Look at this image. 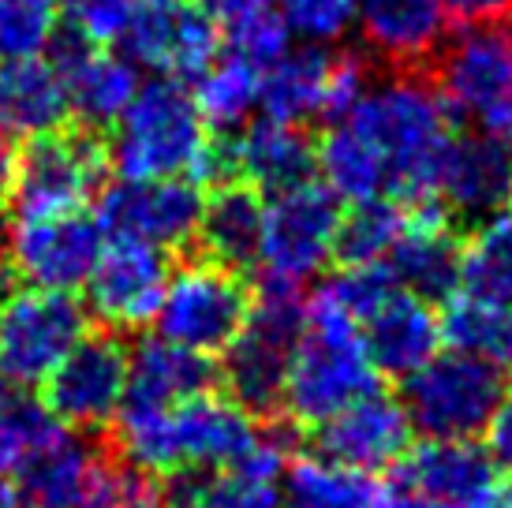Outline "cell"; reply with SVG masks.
<instances>
[{"mask_svg": "<svg viewBox=\"0 0 512 508\" xmlns=\"http://www.w3.org/2000/svg\"><path fill=\"white\" fill-rule=\"evenodd\" d=\"M412 210H404L393 198H370L352 202V210L341 213L337 232V258L344 266H385L389 251L408 228Z\"/></svg>", "mask_w": 512, "mask_h": 508, "instance_id": "e575fe53", "label": "cell"}, {"mask_svg": "<svg viewBox=\"0 0 512 508\" xmlns=\"http://www.w3.org/2000/svg\"><path fill=\"white\" fill-rule=\"evenodd\" d=\"M105 161L120 180H206L221 169V150L195 94L180 79L157 75L139 83L131 105L113 124Z\"/></svg>", "mask_w": 512, "mask_h": 508, "instance_id": "3957f363", "label": "cell"}, {"mask_svg": "<svg viewBox=\"0 0 512 508\" xmlns=\"http://www.w3.org/2000/svg\"><path fill=\"white\" fill-rule=\"evenodd\" d=\"M303 325H307V307L299 303L296 292H262V299L251 303L236 340L221 352V381L228 400H236L251 415L281 408Z\"/></svg>", "mask_w": 512, "mask_h": 508, "instance_id": "8992f818", "label": "cell"}, {"mask_svg": "<svg viewBox=\"0 0 512 508\" xmlns=\"http://www.w3.org/2000/svg\"><path fill=\"white\" fill-rule=\"evenodd\" d=\"M45 411L75 434H98L116 423L128 400V344L113 329H86L83 340L42 381Z\"/></svg>", "mask_w": 512, "mask_h": 508, "instance_id": "8fae6325", "label": "cell"}, {"mask_svg": "<svg viewBox=\"0 0 512 508\" xmlns=\"http://www.w3.org/2000/svg\"><path fill=\"white\" fill-rule=\"evenodd\" d=\"M262 441L255 415L228 396L202 393L169 408H120L116 445L154 475H202L240 464Z\"/></svg>", "mask_w": 512, "mask_h": 508, "instance_id": "7a4b0ae2", "label": "cell"}, {"mask_svg": "<svg viewBox=\"0 0 512 508\" xmlns=\"http://www.w3.org/2000/svg\"><path fill=\"white\" fill-rule=\"evenodd\" d=\"M60 30V0H0V60L42 57Z\"/></svg>", "mask_w": 512, "mask_h": 508, "instance_id": "8d00e7d4", "label": "cell"}, {"mask_svg": "<svg viewBox=\"0 0 512 508\" xmlns=\"http://www.w3.org/2000/svg\"><path fill=\"white\" fill-rule=\"evenodd\" d=\"M8 269L30 288L75 292L83 288L90 269L105 247V228L98 217L75 210L53 217H19L8 232Z\"/></svg>", "mask_w": 512, "mask_h": 508, "instance_id": "4fadbf2b", "label": "cell"}, {"mask_svg": "<svg viewBox=\"0 0 512 508\" xmlns=\"http://www.w3.org/2000/svg\"><path fill=\"white\" fill-rule=\"evenodd\" d=\"M273 8L285 23L288 38L303 45H333L356 23V0H273Z\"/></svg>", "mask_w": 512, "mask_h": 508, "instance_id": "74e56055", "label": "cell"}, {"mask_svg": "<svg viewBox=\"0 0 512 508\" xmlns=\"http://www.w3.org/2000/svg\"><path fill=\"white\" fill-rule=\"evenodd\" d=\"M434 202L445 206V217L486 221L512 202V150L494 135L453 139L445 165L438 172Z\"/></svg>", "mask_w": 512, "mask_h": 508, "instance_id": "44dd1931", "label": "cell"}, {"mask_svg": "<svg viewBox=\"0 0 512 508\" xmlns=\"http://www.w3.org/2000/svg\"><path fill=\"white\" fill-rule=\"evenodd\" d=\"M135 8L139 0H60V15L68 19V27L94 45L120 42Z\"/></svg>", "mask_w": 512, "mask_h": 508, "instance_id": "b9f144b4", "label": "cell"}, {"mask_svg": "<svg viewBox=\"0 0 512 508\" xmlns=\"http://www.w3.org/2000/svg\"><path fill=\"white\" fill-rule=\"evenodd\" d=\"M8 400V381H4V374H0V404Z\"/></svg>", "mask_w": 512, "mask_h": 508, "instance_id": "f5cc1de1", "label": "cell"}, {"mask_svg": "<svg viewBox=\"0 0 512 508\" xmlns=\"http://www.w3.org/2000/svg\"><path fill=\"white\" fill-rule=\"evenodd\" d=\"M199 8L217 23V30L232 27L240 19H251L258 12H270L273 0H199Z\"/></svg>", "mask_w": 512, "mask_h": 508, "instance_id": "f6af8a7d", "label": "cell"}, {"mask_svg": "<svg viewBox=\"0 0 512 508\" xmlns=\"http://www.w3.org/2000/svg\"><path fill=\"white\" fill-rule=\"evenodd\" d=\"M165 281H169V258L161 247L113 236L101 247L83 284L86 307L105 329H139L154 322Z\"/></svg>", "mask_w": 512, "mask_h": 508, "instance_id": "2e32d148", "label": "cell"}, {"mask_svg": "<svg viewBox=\"0 0 512 508\" xmlns=\"http://www.w3.org/2000/svg\"><path fill=\"white\" fill-rule=\"evenodd\" d=\"M0 508H27V501L19 497V490H15V486L0 482Z\"/></svg>", "mask_w": 512, "mask_h": 508, "instance_id": "681fc988", "label": "cell"}, {"mask_svg": "<svg viewBox=\"0 0 512 508\" xmlns=\"http://www.w3.org/2000/svg\"><path fill=\"white\" fill-rule=\"evenodd\" d=\"M318 430V456L329 464L352 467V471H382L393 467L412 445V423L400 396L367 393L356 404L341 408L333 419H326Z\"/></svg>", "mask_w": 512, "mask_h": 508, "instance_id": "ffe728a7", "label": "cell"}, {"mask_svg": "<svg viewBox=\"0 0 512 508\" xmlns=\"http://www.w3.org/2000/svg\"><path fill=\"white\" fill-rule=\"evenodd\" d=\"M505 393V370L464 352H434L404 378L400 404L423 438H475Z\"/></svg>", "mask_w": 512, "mask_h": 508, "instance_id": "ba28073f", "label": "cell"}, {"mask_svg": "<svg viewBox=\"0 0 512 508\" xmlns=\"http://www.w3.org/2000/svg\"><path fill=\"white\" fill-rule=\"evenodd\" d=\"M393 490H385L367 471L329 464L322 456L296 460L281 479V508H389Z\"/></svg>", "mask_w": 512, "mask_h": 508, "instance_id": "4dcf8cb0", "label": "cell"}, {"mask_svg": "<svg viewBox=\"0 0 512 508\" xmlns=\"http://www.w3.org/2000/svg\"><path fill=\"white\" fill-rule=\"evenodd\" d=\"M221 38H225V49L232 57L247 60V64H255V68H262V71L270 68L273 60L285 57L288 42H292L285 23H281V15H277V8L232 23V27L221 30Z\"/></svg>", "mask_w": 512, "mask_h": 508, "instance_id": "60d3db41", "label": "cell"}, {"mask_svg": "<svg viewBox=\"0 0 512 508\" xmlns=\"http://www.w3.org/2000/svg\"><path fill=\"white\" fill-rule=\"evenodd\" d=\"M374 389H378V370L370 363L359 325L337 307H329L326 299L314 296L288 367L281 411L296 426H322Z\"/></svg>", "mask_w": 512, "mask_h": 508, "instance_id": "277c9868", "label": "cell"}, {"mask_svg": "<svg viewBox=\"0 0 512 508\" xmlns=\"http://www.w3.org/2000/svg\"><path fill=\"white\" fill-rule=\"evenodd\" d=\"M90 329L86 307L72 292L8 288L0 292V374L8 385L34 389Z\"/></svg>", "mask_w": 512, "mask_h": 508, "instance_id": "9c48e42d", "label": "cell"}, {"mask_svg": "<svg viewBox=\"0 0 512 508\" xmlns=\"http://www.w3.org/2000/svg\"><path fill=\"white\" fill-rule=\"evenodd\" d=\"M251 292L236 269L195 258L172 269L154 314L157 337L206 359L221 355L247 322Z\"/></svg>", "mask_w": 512, "mask_h": 508, "instance_id": "52a82bcc", "label": "cell"}, {"mask_svg": "<svg viewBox=\"0 0 512 508\" xmlns=\"http://www.w3.org/2000/svg\"><path fill=\"white\" fill-rule=\"evenodd\" d=\"M139 4H176V0H139Z\"/></svg>", "mask_w": 512, "mask_h": 508, "instance_id": "db71d44e", "label": "cell"}, {"mask_svg": "<svg viewBox=\"0 0 512 508\" xmlns=\"http://www.w3.org/2000/svg\"><path fill=\"white\" fill-rule=\"evenodd\" d=\"M356 23L374 57L412 68L427 64L441 49L449 15L438 0H363Z\"/></svg>", "mask_w": 512, "mask_h": 508, "instance_id": "4316f807", "label": "cell"}, {"mask_svg": "<svg viewBox=\"0 0 512 508\" xmlns=\"http://www.w3.org/2000/svg\"><path fill=\"white\" fill-rule=\"evenodd\" d=\"M45 53H49L45 60L64 79L72 116H79L86 127L116 124L139 90V68L128 57L98 49L72 27L57 30Z\"/></svg>", "mask_w": 512, "mask_h": 508, "instance_id": "d6986e66", "label": "cell"}, {"mask_svg": "<svg viewBox=\"0 0 512 508\" xmlns=\"http://www.w3.org/2000/svg\"><path fill=\"white\" fill-rule=\"evenodd\" d=\"M370 86V68L363 57L352 53H326L322 45L288 49L262 71V116L285 120V124H311V120H341L359 94Z\"/></svg>", "mask_w": 512, "mask_h": 508, "instance_id": "30bf717a", "label": "cell"}, {"mask_svg": "<svg viewBox=\"0 0 512 508\" xmlns=\"http://www.w3.org/2000/svg\"><path fill=\"white\" fill-rule=\"evenodd\" d=\"M217 381L214 359L187 352L165 337H146L128 352V408H169L210 393Z\"/></svg>", "mask_w": 512, "mask_h": 508, "instance_id": "83f0119b", "label": "cell"}, {"mask_svg": "<svg viewBox=\"0 0 512 508\" xmlns=\"http://www.w3.org/2000/svg\"><path fill=\"white\" fill-rule=\"evenodd\" d=\"M262 217H266V202L258 191L243 180H228L210 198H202L199 236L202 251L210 262L236 269H255L258 247H262Z\"/></svg>", "mask_w": 512, "mask_h": 508, "instance_id": "f1b7e54d", "label": "cell"}, {"mask_svg": "<svg viewBox=\"0 0 512 508\" xmlns=\"http://www.w3.org/2000/svg\"><path fill=\"white\" fill-rule=\"evenodd\" d=\"M479 124L486 127V135H494V139H501L505 146H512V98H505L494 109L490 116H483Z\"/></svg>", "mask_w": 512, "mask_h": 508, "instance_id": "bcb514c9", "label": "cell"}, {"mask_svg": "<svg viewBox=\"0 0 512 508\" xmlns=\"http://www.w3.org/2000/svg\"><path fill=\"white\" fill-rule=\"evenodd\" d=\"M285 467V445L262 434L240 464L221 467L214 475H172V486H165L169 508H281Z\"/></svg>", "mask_w": 512, "mask_h": 508, "instance_id": "7402d4cb", "label": "cell"}, {"mask_svg": "<svg viewBox=\"0 0 512 508\" xmlns=\"http://www.w3.org/2000/svg\"><path fill=\"white\" fill-rule=\"evenodd\" d=\"M75 508H169V494L154 471L131 460H94Z\"/></svg>", "mask_w": 512, "mask_h": 508, "instance_id": "d590c367", "label": "cell"}, {"mask_svg": "<svg viewBox=\"0 0 512 508\" xmlns=\"http://www.w3.org/2000/svg\"><path fill=\"white\" fill-rule=\"evenodd\" d=\"M434 57L438 94L453 113L483 120L512 98V30L505 23L464 27Z\"/></svg>", "mask_w": 512, "mask_h": 508, "instance_id": "e0dca14e", "label": "cell"}, {"mask_svg": "<svg viewBox=\"0 0 512 508\" xmlns=\"http://www.w3.org/2000/svg\"><path fill=\"white\" fill-rule=\"evenodd\" d=\"M8 240V210H4V198H0V247Z\"/></svg>", "mask_w": 512, "mask_h": 508, "instance_id": "816d5d0a", "label": "cell"}, {"mask_svg": "<svg viewBox=\"0 0 512 508\" xmlns=\"http://www.w3.org/2000/svg\"><path fill=\"white\" fill-rule=\"evenodd\" d=\"M124 57L165 79H199L221 53V30L199 4H139L120 34Z\"/></svg>", "mask_w": 512, "mask_h": 508, "instance_id": "5bb4252c", "label": "cell"}, {"mask_svg": "<svg viewBox=\"0 0 512 508\" xmlns=\"http://www.w3.org/2000/svg\"><path fill=\"white\" fill-rule=\"evenodd\" d=\"M57 419L34 400H4L0 404V482L15 475L30 449L57 430Z\"/></svg>", "mask_w": 512, "mask_h": 508, "instance_id": "f35d334b", "label": "cell"}, {"mask_svg": "<svg viewBox=\"0 0 512 508\" xmlns=\"http://www.w3.org/2000/svg\"><path fill=\"white\" fill-rule=\"evenodd\" d=\"M393 467L397 494L438 508H471L501 486L498 464L471 438H423V445H408Z\"/></svg>", "mask_w": 512, "mask_h": 508, "instance_id": "ac0fdd59", "label": "cell"}, {"mask_svg": "<svg viewBox=\"0 0 512 508\" xmlns=\"http://www.w3.org/2000/svg\"><path fill=\"white\" fill-rule=\"evenodd\" d=\"M94 460L98 456L75 430L57 426L30 449L23 467L15 471L19 475L15 490L27 501V508H75Z\"/></svg>", "mask_w": 512, "mask_h": 508, "instance_id": "f546056e", "label": "cell"}, {"mask_svg": "<svg viewBox=\"0 0 512 508\" xmlns=\"http://www.w3.org/2000/svg\"><path fill=\"white\" fill-rule=\"evenodd\" d=\"M12 169H15L12 142H8V139H0V195H4V187L12 184Z\"/></svg>", "mask_w": 512, "mask_h": 508, "instance_id": "7dc6e473", "label": "cell"}, {"mask_svg": "<svg viewBox=\"0 0 512 508\" xmlns=\"http://www.w3.org/2000/svg\"><path fill=\"white\" fill-rule=\"evenodd\" d=\"M389 277L412 296L449 299L460 288V243L438 206H415L408 228L385 258Z\"/></svg>", "mask_w": 512, "mask_h": 508, "instance_id": "d4e9b609", "label": "cell"}, {"mask_svg": "<svg viewBox=\"0 0 512 508\" xmlns=\"http://www.w3.org/2000/svg\"><path fill=\"white\" fill-rule=\"evenodd\" d=\"M367 355L378 374L408 378L430 355L438 352L441 325L427 299L412 296L404 288H393L374 311L359 322Z\"/></svg>", "mask_w": 512, "mask_h": 508, "instance_id": "cb8c5ba5", "label": "cell"}, {"mask_svg": "<svg viewBox=\"0 0 512 508\" xmlns=\"http://www.w3.org/2000/svg\"><path fill=\"white\" fill-rule=\"evenodd\" d=\"M341 198L318 180H303L270 195L262 217V247L255 269L266 292H296L318 281L337 258Z\"/></svg>", "mask_w": 512, "mask_h": 508, "instance_id": "5b68a950", "label": "cell"}, {"mask_svg": "<svg viewBox=\"0 0 512 508\" xmlns=\"http://www.w3.org/2000/svg\"><path fill=\"white\" fill-rule=\"evenodd\" d=\"M464 296L512 307V213L479 221L468 247H460V288Z\"/></svg>", "mask_w": 512, "mask_h": 508, "instance_id": "d6a6232c", "label": "cell"}, {"mask_svg": "<svg viewBox=\"0 0 512 508\" xmlns=\"http://www.w3.org/2000/svg\"><path fill=\"white\" fill-rule=\"evenodd\" d=\"M441 12L464 23V27H479V23H505L512 15V0H438Z\"/></svg>", "mask_w": 512, "mask_h": 508, "instance_id": "ee69618b", "label": "cell"}, {"mask_svg": "<svg viewBox=\"0 0 512 508\" xmlns=\"http://www.w3.org/2000/svg\"><path fill=\"white\" fill-rule=\"evenodd\" d=\"M389 508H438V505H427V501H419V497H408V494H397V490H393V505Z\"/></svg>", "mask_w": 512, "mask_h": 508, "instance_id": "f907efd6", "label": "cell"}, {"mask_svg": "<svg viewBox=\"0 0 512 508\" xmlns=\"http://www.w3.org/2000/svg\"><path fill=\"white\" fill-rule=\"evenodd\" d=\"M393 288H397V281L389 277L385 266H344L341 273H333L318 288V299H326L329 307H337L359 325Z\"/></svg>", "mask_w": 512, "mask_h": 508, "instance_id": "ab89813d", "label": "cell"}, {"mask_svg": "<svg viewBox=\"0 0 512 508\" xmlns=\"http://www.w3.org/2000/svg\"><path fill=\"white\" fill-rule=\"evenodd\" d=\"M68 116H72L68 90L49 60H0V139H42L68 124Z\"/></svg>", "mask_w": 512, "mask_h": 508, "instance_id": "484cf974", "label": "cell"}, {"mask_svg": "<svg viewBox=\"0 0 512 508\" xmlns=\"http://www.w3.org/2000/svg\"><path fill=\"white\" fill-rule=\"evenodd\" d=\"M378 165L385 198L400 206H438L434 187L453 146V109L438 86L419 75H393L370 83L341 116Z\"/></svg>", "mask_w": 512, "mask_h": 508, "instance_id": "6da1fadb", "label": "cell"}, {"mask_svg": "<svg viewBox=\"0 0 512 508\" xmlns=\"http://www.w3.org/2000/svg\"><path fill=\"white\" fill-rule=\"evenodd\" d=\"M438 325L441 340H449L453 352L475 355L498 370H512V307L453 292L445 299Z\"/></svg>", "mask_w": 512, "mask_h": 508, "instance_id": "1f68e13d", "label": "cell"}, {"mask_svg": "<svg viewBox=\"0 0 512 508\" xmlns=\"http://www.w3.org/2000/svg\"><path fill=\"white\" fill-rule=\"evenodd\" d=\"M221 165L236 172V180L251 184L255 191H285L314 172V146L307 131L273 116L247 120L240 131H232V142L221 150Z\"/></svg>", "mask_w": 512, "mask_h": 508, "instance_id": "603a6c76", "label": "cell"}, {"mask_svg": "<svg viewBox=\"0 0 512 508\" xmlns=\"http://www.w3.org/2000/svg\"><path fill=\"white\" fill-rule=\"evenodd\" d=\"M258 94H262V68L225 53L199 75L195 105L210 131L232 135L258 113Z\"/></svg>", "mask_w": 512, "mask_h": 508, "instance_id": "836d02e7", "label": "cell"}, {"mask_svg": "<svg viewBox=\"0 0 512 508\" xmlns=\"http://www.w3.org/2000/svg\"><path fill=\"white\" fill-rule=\"evenodd\" d=\"M486 434V452L490 460L498 464V471H509L512 475V389L505 385L498 408L490 411V419L483 426Z\"/></svg>", "mask_w": 512, "mask_h": 508, "instance_id": "7bdbcfd3", "label": "cell"}, {"mask_svg": "<svg viewBox=\"0 0 512 508\" xmlns=\"http://www.w3.org/2000/svg\"><path fill=\"white\" fill-rule=\"evenodd\" d=\"M105 154L86 135H42L23 146L12 169V202L19 217L75 213L98 191Z\"/></svg>", "mask_w": 512, "mask_h": 508, "instance_id": "7c38bea8", "label": "cell"}, {"mask_svg": "<svg viewBox=\"0 0 512 508\" xmlns=\"http://www.w3.org/2000/svg\"><path fill=\"white\" fill-rule=\"evenodd\" d=\"M471 508H512V490H505V486H498L494 494H486L479 505H471Z\"/></svg>", "mask_w": 512, "mask_h": 508, "instance_id": "c3c4849f", "label": "cell"}, {"mask_svg": "<svg viewBox=\"0 0 512 508\" xmlns=\"http://www.w3.org/2000/svg\"><path fill=\"white\" fill-rule=\"evenodd\" d=\"M202 191L195 180H120L98 202V221L109 236L143 240L176 251L199 236Z\"/></svg>", "mask_w": 512, "mask_h": 508, "instance_id": "9a60e30c", "label": "cell"}]
</instances>
